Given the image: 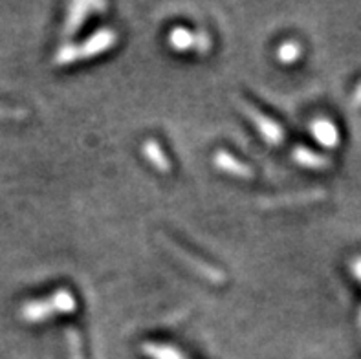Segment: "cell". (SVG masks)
<instances>
[{"label":"cell","mask_w":361,"mask_h":359,"mask_svg":"<svg viewBox=\"0 0 361 359\" xmlns=\"http://www.w3.org/2000/svg\"><path fill=\"white\" fill-rule=\"evenodd\" d=\"M312 130H314V136L326 147H332L338 143V132H336V127L326 119H319L312 125Z\"/></svg>","instance_id":"8992f818"},{"label":"cell","mask_w":361,"mask_h":359,"mask_svg":"<svg viewBox=\"0 0 361 359\" xmlns=\"http://www.w3.org/2000/svg\"><path fill=\"white\" fill-rule=\"evenodd\" d=\"M301 55V46L298 42H284L279 48V57L283 63H293Z\"/></svg>","instance_id":"30bf717a"},{"label":"cell","mask_w":361,"mask_h":359,"mask_svg":"<svg viewBox=\"0 0 361 359\" xmlns=\"http://www.w3.org/2000/svg\"><path fill=\"white\" fill-rule=\"evenodd\" d=\"M167 244L171 245V250H174V253L178 255L180 259L183 260V262H189V266H191V268L195 269V272L204 273L206 277H209V281H219V282L222 281V273H220L219 269L211 268V266H206V264H204V262H200V260H198V259H195V257H192L191 253H188V251H183L182 248L174 244V242H167Z\"/></svg>","instance_id":"5b68a950"},{"label":"cell","mask_w":361,"mask_h":359,"mask_svg":"<svg viewBox=\"0 0 361 359\" xmlns=\"http://www.w3.org/2000/svg\"><path fill=\"white\" fill-rule=\"evenodd\" d=\"M238 107H240L246 114H250L252 121L259 127V130L262 132V136H264L266 140L271 141V143H279V141L283 140V130H281V127L277 125V123L270 121L266 116L259 114L252 105H247V103H244V101L243 103H238Z\"/></svg>","instance_id":"3957f363"},{"label":"cell","mask_w":361,"mask_h":359,"mask_svg":"<svg viewBox=\"0 0 361 359\" xmlns=\"http://www.w3.org/2000/svg\"><path fill=\"white\" fill-rule=\"evenodd\" d=\"M75 310V300L70 296L68 291H59L50 303H33V305L27 306L24 310V317H27L30 321H35V319L46 317L50 314H68Z\"/></svg>","instance_id":"7a4b0ae2"},{"label":"cell","mask_w":361,"mask_h":359,"mask_svg":"<svg viewBox=\"0 0 361 359\" xmlns=\"http://www.w3.org/2000/svg\"><path fill=\"white\" fill-rule=\"evenodd\" d=\"M295 158L299 159V164L307 165V167H314V169H319V167H326V158H321V156L312 154L310 150H295Z\"/></svg>","instance_id":"9c48e42d"},{"label":"cell","mask_w":361,"mask_h":359,"mask_svg":"<svg viewBox=\"0 0 361 359\" xmlns=\"http://www.w3.org/2000/svg\"><path fill=\"white\" fill-rule=\"evenodd\" d=\"M353 269H354V273H356L357 277L361 279V259H356V260H354V266H353Z\"/></svg>","instance_id":"7c38bea8"},{"label":"cell","mask_w":361,"mask_h":359,"mask_svg":"<svg viewBox=\"0 0 361 359\" xmlns=\"http://www.w3.org/2000/svg\"><path fill=\"white\" fill-rule=\"evenodd\" d=\"M143 152H145L147 158L151 159L152 165L160 169V171H167V169H169V162H167V158H165L160 145H158L156 141H147L145 147H143Z\"/></svg>","instance_id":"ba28073f"},{"label":"cell","mask_w":361,"mask_h":359,"mask_svg":"<svg viewBox=\"0 0 361 359\" xmlns=\"http://www.w3.org/2000/svg\"><path fill=\"white\" fill-rule=\"evenodd\" d=\"M317 193L312 195H298V196H286V198H274V200H266L264 204H284V202H293V200H310V198H317Z\"/></svg>","instance_id":"8fae6325"},{"label":"cell","mask_w":361,"mask_h":359,"mask_svg":"<svg viewBox=\"0 0 361 359\" xmlns=\"http://www.w3.org/2000/svg\"><path fill=\"white\" fill-rule=\"evenodd\" d=\"M171 46L178 48V50H185V48H197L198 51H207L209 50V39L207 35L200 33V35H191L189 32H185L183 28H176L169 37Z\"/></svg>","instance_id":"277c9868"},{"label":"cell","mask_w":361,"mask_h":359,"mask_svg":"<svg viewBox=\"0 0 361 359\" xmlns=\"http://www.w3.org/2000/svg\"><path fill=\"white\" fill-rule=\"evenodd\" d=\"M215 164L219 165L222 171H228V173L238 174V176H243V178L252 176V169L246 167V165L243 164H238L237 159L228 156L226 152H220L219 156H215Z\"/></svg>","instance_id":"52a82bcc"},{"label":"cell","mask_w":361,"mask_h":359,"mask_svg":"<svg viewBox=\"0 0 361 359\" xmlns=\"http://www.w3.org/2000/svg\"><path fill=\"white\" fill-rule=\"evenodd\" d=\"M116 41V33L112 30H103L97 35H94L82 48H64L57 55V63H70V61H78L79 57H88V55H96L99 51H105L106 48L112 46Z\"/></svg>","instance_id":"6da1fadb"}]
</instances>
